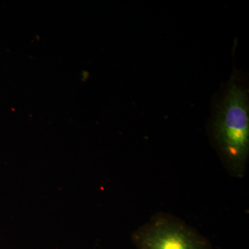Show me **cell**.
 I'll return each mask as SVG.
<instances>
[{
  "label": "cell",
  "mask_w": 249,
  "mask_h": 249,
  "mask_svg": "<svg viewBox=\"0 0 249 249\" xmlns=\"http://www.w3.org/2000/svg\"><path fill=\"white\" fill-rule=\"evenodd\" d=\"M249 113L247 91L231 85L211 125V135L224 169L232 178H245L249 156Z\"/></svg>",
  "instance_id": "1"
},
{
  "label": "cell",
  "mask_w": 249,
  "mask_h": 249,
  "mask_svg": "<svg viewBox=\"0 0 249 249\" xmlns=\"http://www.w3.org/2000/svg\"><path fill=\"white\" fill-rule=\"evenodd\" d=\"M136 249H214L211 241L171 213H157L132 234Z\"/></svg>",
  "instance_id": "2"
}]
</instances>
